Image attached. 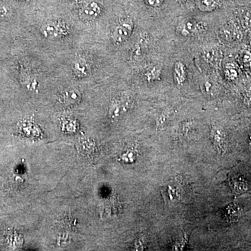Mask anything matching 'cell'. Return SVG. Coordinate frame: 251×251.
<instances>
[{
    "mask_svg": "<svg viewBox=\"0 0 251 251\" xmlns=\"http://www.w3.org/2000/svg\"><path fill=\"white\" fill-rule=\"evenodd\" d=\"M82 94L77 88L71 87L62 91L58 96V101L64 106H73L80 101Z\"/></svg>",
    "mask_w": 251,
    "mask_h": 251,
    "instance_id": "6",
    "label": "cell"
},
{
    "mask_svg": "<svg viewBox=\"0 0 251 251\" xmlns=\"http://www.w3.org/2000/svg\"><path fill=\"white\" fill-rule=\"evenodd\" d=\"M145 4L150 7L156 8L162 6L165 0H144Z\"/></svg>",
    "mask_w": 251,
    "mask_h": 251,
    "instance_id": "16",
    "label": "cell"
},
{
    "mask_svg": "<svg viewBox=\"0 0 251 251\" xmlns=\"http://www.w3.org/2000/svg\"><path fill=\"white\" fill-rule=\"evenodd\" d=\"M220 36L227 42H234L242 39V33L234 23H228L220 29Z\"/></svg>",
    "mask_w": 251,
    "mask_h": 251,
    "instance_id": "8",
    "label": "cell"
},
{
    "mask_svg": "<svg viewBox=\"0 0 251 251\" xmlns=\"http://www.w3.org/2000/svg\"><path fill=\"white\" fill-rule=\"evenodd\" d=\"M19 1H22V2H29V1H30L31 0H19Z\"/></svg>",
    "mask_w": 251,
    "mask_h": 251,
    "instance_id": "19",
    "label": "cell"
},
{
    "mask_svg": "<svg viewBox=\"0 0 251 251\" xmlns=\"http://www.w3.org/2000/svg\"><path fill=\"white\" fill-rule=\"evenodd\" d=\"M134 22L129 16L119 21L111 33V39L115 45H120L128 40L134 29Z\"/></svg>",
    "mask_w": 251,
    "mask_h": 251,
    "instance_id": "2",
    "label": "cell"
},
{
    "mask_svg": "<svg viewBox=\"0 0 251 251\" xmlns=\"http://www.w3.org/2000/svg\"><path fill=\"white\" fill-rule=\"evenodd\" d=\"M103 12V7L99 1L89 0L81 6L79 17L82 21L90 22L98 18Z\"/></svg>",
    "mask_w": 251,
    "mask_h": 251,
    "instance_id": "4",
    "label": "cell"
},
{
    "mask_svg": "<svg viewBox=\"0 0 251 251\" xmlns=\"http://www.w3.org/2000/svg\"><path fill=\"white\" fill-rule=\"evenodd\" d=\"M21 85L29 92H37L40 87L39 78L34 74L27 72H23L20 77Z\"/></svg>",
    "mask_w": 251,
    "mask_h": 251,
    "instance_id": "9",
    "label": "cell"
},
{
    "mask_svg": "<svg viewBox=\"0 0 251 251\" xmlns=\"http://www.w3.org/2000/svg\"><path fill=\"white\" fill-rule=\"evenodd\" d=\"M40 34L48 40L57 41L70 35L72 28L62 19L51 20L43 23L39 29Z\"/></svg>",
    "mask_w": 251,
    "mask_h": 251,
    "instance_id": "1",
    "label": "cell"
},
{
    "mask_svg": "<svg viewBox=\"0 0 251 251\" xmlns=\"http://www.w3.org/2000/svg\"><path fill=\"white\" fill-rule=\"evenodd\" d=\"M243 24L246 27L251 25V10L250 11H247L243 15Z\"/></svg>",
    "mask_w": 251,
    "mask_h": 251,
    "instance_id": "17",
    "label": "cell"
},
{
    "mask_svg": "<svg viewBox=\"0 0 251 251\" xmlns=\"http://www.w3.org/2000/svg\"><path fill=\"white\" fill-rule=\"evenodd\" d=\"M225 75L226 78L229 80H234L238 76V73L236 70L235 67L232 64H227L225 69Z\"/></svg>",
    "mask_w": 251,
    "mask_h": 251,
    "instance_id": "15",
    "label": "cell"
},
{
    "mask_svg": "<svg viewBox=\"0 0 251 251\" xmlns=\"http://www.w3.org/2000/svg\"><path fill=\"white\" fill-rule=\"evenodd\" d=\"M12 10L5 3L0 2V20L9 19L12 16Z\"/></svg>",
    "mask_w": 251,
    "mask_h": 251,
    "instance_id": "14",
    "label": "cell"
},
{
    "mask_svg": "<svg viewBox=\"0 0 251 251\" xmlns=\"http://www.w3.org/2000/svg\"><path fill=\"white\" fill-rule=\"evenodd\" d=\"M92 70V63L90 59L84 56H79L72 63V74L77 79L85 78L89 76Z\"/></svg>",
    "mask_w": 251,
    "mask_h": 251,
    "instance_id": "5",
    "label": "cell"
},
{
    "mask_svg": "<svg viewBox=\"0 0 251 251\" xmlns=\"http://www.w3.org/2000/svg\"><path fill=\"white\" fill-rule=\"evenodd\" d=\"M187 67L184 62L177 61L175 62L173 69V80L176 85L181 87L187 80Z\"/></svg>",
    "mask_w": 251,
    "mask_h": 251,
    "instance_id": "10",
    "label": "cell"
},
{
    "mask_svg": "<svg viewBox=\"0 0 251 251\" xmlns=\"http://www.w3.org/2000/svg\"><path fill=\"white\" fill-rule=\"evenodd\" d=\"M197 4L200 10L202 11H213L219 7L217 0H198Z\"/></svg>",
    "mask_w": 251,
    "mask_h": 251,
    "instance_id": "12",
    "label": "cell"
},
{
    "mask_svg": "<svg viewBox=\"0 0 251 251\" xmlns=\"http://www.w3.org/2000/svg\"><path fill=\"white\" fill-rule=\"evenodd\" d=\"M203 56L206 62L211 64H215L219 61V53L218 50L214 49H206L203 52Z\"/></svg>",
    "mask_w": 251,
    "mask_h": 251,
    "instance_id": "13",
    "label": "cell"
},
{
    "mask_svg": "<svg viewBox=\"0 0 251 251\" xmlns=\"http://www.w3.org/2000/svg\"><path fill=\"white\" fill-rule=\"evenodd\" d=\"M130 99L128 97L116 99L112 102L109 108V116L112 120H117L130 107Z\"/></svg>",
    "mask_w": 251,
    "mask_h": 251,
    "instance_id": "7",
    "label": "cell"
},
{
    "mask_svg": "<svg viewBox=\"0 0 251 251\" xmlns=\"http://www.w3.org/2000/svg\"><path fill=\"white\" fill-rule=\"evenodd\" d=\"M176 2L179 3V4H184L188 0H176Z\"/></svg>",
    "mask_w": 251,
    "mask_h": 251,
    "instance_id": "18",
    "label": "cell"
},
{
    "mask_svg": "<svg viewBox=\"0 0 251 251\" xmlns=\"http://www.w3.org/2000/svg\"><path fill=\"white\" fill-rule=\"evenodd\" d=\"M181 35L185 37L195 36L202 34L207 31V23L196 20H188L180 23L177 27Z\"/></svg>",
    "mask_w": 251,
    "mask_h": 251,
    "instance_id": "3",
    "label": "cell"
},
{
    "mask_svg": "<svg viewBox=\"0 0 251 251\" xmlns=\"http://www.w3.org/2000/svg\"><path fill=\"white\" fill-rule=\"evenodd\" d=\"M162 68L159 66H153L148 68L143 74L144 79L148 82L159 80L162 76Z\"/></svg>",
    "mask_w": 251,
    "mask_h": 251,
    "instance_id": "11",
    "label": "cell"
}]
</instances>
